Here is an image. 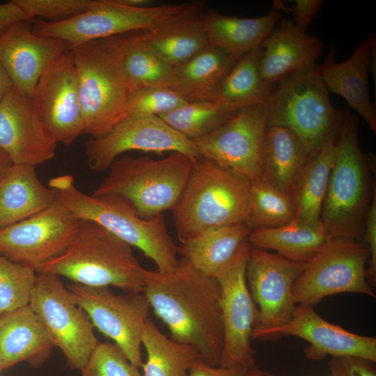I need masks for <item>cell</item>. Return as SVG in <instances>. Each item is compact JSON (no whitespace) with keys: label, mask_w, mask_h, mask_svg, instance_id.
Returning <instances> with one entry per match:
<instances>
[{"label":"cell","mask_w":376,"mask_h":376,"mask_svg":"<svg viewBox=\"0 0 376 376\" xmlns=\"http://www.w3.org/2000/svg\"><path fill=\"white\" fill-rule=\"evenodd\" d=\"M143 293L171 339L193 347L206 363L218 366L224 343L221 288L215 277L182 258L171 271L147 270Z\"/></svg>","instance_id":"cell-1"},{"label":"cell","mask_w":376,"mask_h":376,"mask_svg":"<svg viewBox=\"0 0 376 376\" xmlns=\"http://www.w3.org/2000/svg\"><path fill=\"white\" fill-rule=\"evenodd\" d=\"M49 187L56 200L79 220L94 221L139 249L160 272L178 264V247L170 235L162 214L143 219L124 197L116 194L88 195L80 191L69 174L52 178Z\"/></svg>","instance_id":"cell-2"},{"label":"cell","mask_w":376,"mask_h":376,"mask_svg":"<svg viewBox=\"0 0 376 376\" xmlns=\"http://www.w3.org/2000/svg\"><path fill=\"white\" fill-rule=\"evenodd\" d=\"M125 34L70 48L77 72L84 134L91 138L104 136L125 118L130 93L124 70Z\"/></svg>","instance_id":"cell-3"},{"label":"cell","mask_w":376,"mask_h":376,"mask_svg":"<svg viewBox=\"0 0 376 376\" xmlns=\"http://www.w3.org/2000/svg\"><path fill=\"white\" fill-rule=\"evenodd\" d=\"M251 182L210 159L196 158L187 183L171 210L180 243L214 228L246 224Z\"/></svg>","instance_id":"cell-4"},{"label":"cell","mask_w":376,"mask_h":376,"mask_svg":"<svg viewBox=\"0 0 376 376\" xmlns=\"http://www.w3.org/2000/svg\"><path fill=\"white\" fill-rule=\"evenodd\" d=\"M143 268L132 247L101 225L80 220L69 249L36 273L65 277L88 286H113L125 293L143 292Z\"/></svg>","instance_id":"cell-5"},{"label":"cell","mask_w":376,"mask_h":376,"mask_svg":"<svg viewBox=\"0 0 376 376\" xmlns=\"http://www.w3.org/2000/svg\"><path fill=\"white\" fill-rule=\"evenodd\" d=\"M358 117L346 114L337 134L320 221L330 237L363 240L373 196L368 158L358 140Z\"/></svg>","instance_id":"cell-6"},{"label":"cell","mask_w":376,"mask_h":376,"mask_svg":"<svg viewBox=\"0 0 376 376\" xmlns=\"http://www.w3.org/2000/svg\"><path fill=\"white\" fill-rule=\"evenodd\" d=\"M329 93L315 63L290 75L277 84L266 103L267 126L292 131L311 159L336 139L347 113L332 104Z\"/></svg>","instance_id":"cell-7"},{"label":"cell","mask_w":376,"mask_h":376,"mask_svg":"<svg viewBox=\"0 0 376 376\" xmlns=\"http://www.w3.org/2000/svg\"><path fill=\"white\" fill-rule=\"evenodd\" d=\"M195 159L177 152L159 159L145 156L117 158L92 194L121 196L141 217L150 219L173 208L187 183Z\"/></svg>","instance_id":"cell-8"},{"label":"cell","mask_w":376,"mask_h":376,"mask_svg":"<svg viewBox=\"0 0 376 376\" xmlns=\"http://www.w3.org/2000/svg\"><path fill=\"white\" fill-rule=\"evenodd\" d=\"M188 3L134 6L128 0H93L85 11L56 22L34 19L36 34L61 39L70 48L80 44L146 30L182 11Z\"/></svg>","instance_id":"cell-9"},{"label":"cell","mask_w":376,"mask_h":376,"mask_svg":"<svg viewBox=\"0 0 376 376\" xmlns=\"http://www.w3.org/2000/svg\"><path fill=\"white\" fill-rule=\"evenodd\" d=\"M369 257L361 241L329 237L295 280L294 302L313 307L326 297L343 292L375 297L366 278Z\"/></svg>","instance_id":"cell-10"},{"label":"cell","mask_w":376,"mask_h":376,"mask_svg":"<svg viewBox=\"0 0 376 376\" xmlns=\"http://www.w3.org/2000/svg\"><path fill=\"white\" fill-rule=\"evenodd\" d=\"M29 304L45 325L53 346L65 357L68 366L81 370L99 340L88 315L61 277L37 273Z\"/></svg>","instance_id":"cell-11"},{"label":"cell","mask_w":376,"mask_h":376,"mask_svg":"<svg viewBox=\"0 0 376 376\" xmlns=\"http://www.w3.org/2000/svg\"><path fill=\"white\" fill-rule=\"evenodd\" d=\"M94 327L111 338L132 363L141 368V335L150 306L143 292L116 295L107 286L68 284Z\"/></svg>","instance_id":"cell-12"},{"label":"cell","mask_w":376,"mask_h":376,"mask_svg":"<svg viewBox=\"0 0 376 376\" xmlns=\"http://www.w3.org/2000/svg\"><path fill=\"white\" fill-rule=\"evenodd\" d=\"M249 247L246 240L215 277L221 288L224 343L219 366L223 368L255 365L251 339L258 324L259 311L246 278Z\"/></svg>","instance_id":"cell-13"},{"label":"cell","mask_w":376,"mask_h":376,"mask_svg":"<svg viewBox=\"0 0 376 376\" xmlns=\"http://www.w3.org/2000/svg\"><path fill=\"white\" fill-rule=\"evenodd\" d=\"M79 223L56 200L38 213L0 230V254L37 272L69 249Z\"/></svg>","instance_id":"cell-14"},{"label":"cell","mask_w":376,"mask_h":376,"mask_svg":"<svg viewBox=\"0 0 376 376\" xmlns=\"http://www.w3.org/2000/svg\"><path fill=\"white\" fill-rule=\"evenodd\" d=\"M305 265L249 244L246 278L259 311V322L252 338L266 340L272 331L292 318L297 306L292 287Z\"/></svg>","instance_id":"cell-15"},{"label":"cell","mask_w":376,"mask_h":376,"mask_svg":"<svg viewBox=\"0 0 376 376\" xmlns=\"http://www.w3.org/2000/svg\"><path fill=\"white\" fill-rule=\"evenodd\" d=\"M267 127V105L238 110L221 126L194 140L201 157L250 182L262 178L261 145Z\"/></svg>","instance_id":"cell-16"},{"label":"cell","mask_w":376,"mask_h":376,"mask_svg":"<svg viewBox=\"0 0 376 376\" xmlns=\"http://www.w3.org/2000/svg\"><path fill=\"white\" fill-rule=\"evenodd\" d=\"M85 150L89 169L97 172L109 169L120 155L130 150L177 152L194 159L201 157L194 141L157 116L125 118L104 136L90 137Z\"/></svg>","instance_id":"cell-17"},{"label":"cell","mask_w":376,"mask_h":376,"mask_svg":"<svg viewBox=\"0 0 376 376\" xmlns=\"http://www.w3.org/2000/svg\"><path fill=\"white\" fill-rule=\"evenodd\" d=\"M31 100L36 115L57 143L70 145L84 134L77 72L70 49L42 72Z\"/></svg>","instance_id":"cell-18"},{"label":"cell","mask_w":376,"mask_h":376,"mask_svg":"<svg viewBox=\"0 0 376 376\" xmlns=\"http://www.w3.org/2000/svg\"><path fill=\"white\" fill-rule=\"evenodd\" d=\"M57 144L36 115L31 97L13 86L0 102V150L13 164L36 167L54 157Z\"/></svg>","instance_id":"cell-19"},{"label":"cell","mask_w":376,"mask_h":376,"mask_svg":"<svg viewBox=\"0 0 376 376\" xmlns=\"http://www.w3.org/2000/svg\"><path fill=\"white\" fill-rule=\"evenodd\" d=\"M293 336L308 341L304 352L307 359L321 360L327 356H354L376 361V338L350 332L321 318L309 305L296 306L292 318L272 331L266 340Z\"/></svg>","instance_id":"cell-20"},{"label":"cell","mask_w":376,"mask_h":376,"mask_svg":"<svg viewBox=\"0 0 376 376\" xmlns=\"http://www.w3.org/2000/svg\"><path fill=\"white\" fill-rule=\"evenodd\" d=\"M69 49L61 39L36 34L28 20L13 24L0 35V62L13 86L31 97L45 70Z\"/></svg>","instance_id":"cell-21"},{"label":"cell","mask_w":376,"mask_h":376,"mask_svg":"<svg viewBox=\"0 0 376 376\" xmlns=\"http://www.w3.org/2000/svg\"><path fill=\"white\" fill-rule=\"evenodd\" d=\"M205 2L194 1L178 15L155 26L133 32L135 40L172 66L210 45L205 26Z\"/></svg>","instance_id":"cell-22"},{"label":"cell","mask_w":376,"mask_h":376,"mask_svg":"<svg viewBox=\"0 0 376 376\" xmlns=\"http://www.w3.org/2000/svg\"><path fill=\"white\" fill-rule=\"evenodd\" d=\"M375 37L363 39L348 59L337 63L332 48L318 66L320 75L329 92L341 96L376 133V114L368 88V74L375 54Z\"/></svg>","instance_id":"cell-23"},{"label":"cell","mask_w":376,"mask_h":376,"mask_svg":"<svg viewBox=\"0 0 376 376\" xmlns=\"http://www.w3.org/2000/svg\"><path fill=\"white\" fill-rule=\"evenodd\" d=\"M322 47L319 38L299 30L292 19L280 20L260 46V75L276 86L290 75L315 64Z\"/></svg>","instance_id":"cell-24"},{"label":"cell","mask_w":376,"mask_h":376,"mask_svg":"<svg viewBox=\"0 0 376 376\" xmlns=\"http://www.w3.org/2000/svg\"><path fill=\"white\" fill-rule=\"evenodd\" d=\"M54 347L49 335L29 304L0 315V369L22 362L35 368Z\"/></svg>","instance_id":"cell-25"},{"label":"cell","mask_w":376,"mask_h":376,"mask_svg":"<svg viewBox=\"0 0 376 376\" xmlns=\"http://www.w3.org/2000/svg\"><path fill=\"white\" fill-rule=\"evenodd\" d=\"M55 194L40 181L36 167L12 164L0 180V230L50 206Z\"/></svg>","instance_id":"cell-26"},{"label":"cell","mask_w":376,"mask_h":376,"mask_svg":"<svg viewBox=\"0 0 376 376\" xmlns=\"http://www.w3.org/2000/svg\"><path fill=\"white\" fill-rule=\"evenodd\" d=\"M279 11L272 10L257 17H237L214 10L204 14V26L210 45L238 59L260 47L281 19Z\"/></svg>","instance_id":"cell-27"},{"label":"cell","mask_w":376,"mask_h":376,"mask_svg":"<svg viewBox=\"0 0 376 376\" xmlns=\"http://www.w3.org/2000/svg\"><path fill=\"white\" fill-rule=\"evenodd\" d=\"M237 60L210 45L173 67L170 88L187 102L212 100L217 87Z\"/></svg>","instance_id":"cell-28"},{"label":"cell","mask_w":376,"mask_h":376,"mask_svg":"<svg viewBox=\"0 0 376 376\" xmlns=\"http://www.w3.org/2000/svg\"><path fill=\"white\" fill-rule=\"evenodd\" d=\"M260 159L262 179L280 191L291 194L294 181L308 157L303 142L292 131L267 126Z\"/></svg>","instance_id":"cell-29"},{"label":"cell","mask_w":376,"mask_h":376,"mask_svg":"<svg viewBox=\"0 0 376 376\" xmlns=\"http://www.w3.org/2000/svg\"><path fill=\"white\" fill-rule=\"evenodd\" d=\"M250 233L245 224L214 228L181 243L178 253L201 273L216 277Z\"/></svg>","instance_id":"cell-30"},{"label":"cell","mask_w":376,"mask_h":376,"mask_svg":"<svg viewBox=\"0 0 376 376\" xmlns=\"http://www.w3.org/2000/svg\"><path fill=\"white\" fill-rule=\"evenodd\" d=\"M329 237L321 221L308 223L295 219L279 227L251 231L248 242L256 248L274 250L289 260L307 263Z\"/></svg>","instance_id":"cell-31"},{"label":"cell","mask_w":376,"mask_h":376,"mask_svg":"<svg viewBox=\"0 0 376 376\" xmlns=\"http://www.w3.org/2000/svg\"><path fill=\"white\" fill-rule=\"evenodd\" d=\"M261 53L259 47L240 57L221 81L212 100L235 111L266 104L276 86L260 75Z\"/></svg>","instance_id":"cell-32"},{"label":"cell","mask_w":376,"mask_h":376,"mask_svg":"<svg viewBox=\"0 0 376 376\" xmlns=\"http://www.w3.org/2000/svg\"><path fill=\"white\" fill-rule=\"evenodd\" d=\"M336 139L328 141L297 174L291 191L295 219L308 223L320 221L322 203L336 157Z\"/></svg>","instance_id":"cell-33"},{"label":"cell","mask_w":376,"mask_h":376,"mask_svg":"<svg viewBox=\"0 0 376 376\" xmlns=\"http://www.w3.org/2000/svg\"><path fill=\"white\" fill-rule=\"evenodd\" d=\"M147 359L143 376H188L194 363L200 358L191 346L168 338L148 318L141 335Z\"/></svg>","instance_id":"cell-34"},{"label":"cell","mask_w":376,"mask_h":376,"mask_svg":"<svg viewBox=\"0 0 376 376\" xmlns=\"http://www.w3.org/2000/svg\"><path fill=\"white\" fill-rule=\"evenodd\" d=\"M124 70L131 91L143 88H170L173 66L139 44L133 32L125 34Z\"/></svg>","instance_id":"cell-35"},{"label":"cell","mask_w":376,"mask_h":376,"mask_svg":"<svg viewBox=\"0 0 376 376\" xmlns=\"http://www.w3.org/2000/svg\"><path fill=\"white\" fill-rule=\"evenodd\" d=\"M291 194L276 189L262 178L251 182L250 211L246 226L252 231L285 225L295 219Z\"/></svg>","instance_id":"cell-36"},{"label":"cell","mask_w":376,"mask_h":376,"mask_svg":"<svg viewBox=\"0 0 376 376\" xmlns=\"http://www.w3.org/2000/svg\"><path fill=\"white\" fill-rule=\"evenodd\" d=\"M236 112L213 100L198 101L187 102L159 117L172 128L194 141L221 126Z\"/></svg>","instance_id":"cell-37"},{"label":"cell","mask_w":376,"mask_h":376,"mask_svg":"<svg viewBox=\"0 0 376 376\" xmlns=\"http://www.w3.org/2000/svg\"><path fill=\"white\" fill-rule=\"evenodd\" d=\"M36 271L0 254V315L29 304Z\"/></svg>","instance_id":"cell-38"},{"label":"cell","mask_w":376,"mask_h":376,"mask_svg":"<svg viewBox=\"0 0 376 376\" xmlns=\"http://www.w3.org/2000/svg\"><path fill=\"white\" fill-rule=\"evenodd\" d=\"M187 103L170 88H143L130 92L125 118L130 116H157L166 113Z\"/></svg>","instance_id":"cell-39"},{"label":"cell","mask_w":376,"mask_h":376,"mask_svg":"<svg viewBox=\"0 0 376 376\" xmlns=\"http://www.w3.org/2000/svg\"><path fill=\"white\" fill-rule=\"evenodd\" d=\"M81 372V376H143L139 368L111 342L99 341Z\"/></svg>","instance_id":"cell-40"},{"label":"cell","mask_w":376,"mask_h":376,"mask_svg":"<svg viewBox=\"0 0 376 376\" xmlns=\"http://www.w3.org/2000/svg\"><path fill=\"white\" fill-rule=\"evenodd\" d=\"M30 20L36 17L56 22L77 15L87 10L93 0H13Z\"/></svg>","instance_id":"cell-41"},{"label":"cell","mask_w":376,"mask_h":376,"mask_svg":"<svg viewBox=\"0 0 376 376\" xmlns=\"http://www.w3.org/2000/svg\"><path fill=\"white\" fill-rule=\"evenodd\" d=\"M363 242L369 251L368 267L366 270V278L372 288L376 281V187L374 185L373 196L367 210Z\"/></svg>","instance_id":"cell-42"},{"label":"cell","mask_w":376,"mask_h":376,"mask_svg":"<svg viewBox=\"0 0 376 376\" xmlns=\"http://www.w3.org/2000/svg\"><path fill=\"white\" fill-rule=\"evenodd\" d=\"M328 366L330 376H376L373 362L357 357H332Z\"/></svg>","instance_id":"cell-43"},{"label":"cell","mask_w":376,"mask_h":376,"mask_svg":"<svg viewBox=\"0 0 376 376\" xmlns=\"http://www.w3.org/2000/svg\"><path fill=\"white\" fill-rule=\"evenodd\" d=\"M292 7L285 6L279 1H274L273 10L290 12L293 23L301 31L306 33L313 19L324 4L322 0H296Z\"/></svg>","instance_id":"cell-44"},{"label":"cell","mask_w":376,"mask_h":376,"mask_svg":"<svg viewBox=\"0 0 376 376\" xmlns=\"http://www.w3.org/2000/svg\"><path fill=\"white\" fill-rule=\"evenodd\" d=\"M247 368L238 366H213L198 359L191 367L188 376H245Z\"/></svg>","instance_id":"cell-45"},{"label":"cell","mask_w":376,"mask_h":376,"mask_svg":"<svg viewBox=\"0 0 376 376\" xmlns=\"http://www.w3.org/2000/svg\"><path fill=\"white\" fill-rule=\"evenodd\" d=\"M31 21L13 0L0 3V35L19 21Z\"/></svg>","instance_id":"cell-46"},{"label":"cell","mask_w":376,"mask_h":376,"mask_svg":"<svg viewBox=\"0 0 376 376\" xmlns=\"http://www.w3.org/2000/svg\"><path fill=\"white\" fill-rule=\"evenodd\" d=\"M12 80L0 62V102L13 87Z\"/></svg>","instance_id":"cell-47"},{"label":"cell","mask_w":376,"mask_h":376,"mask_svg":"<svg viewBox=\"0 0 376 376\" xmlns=\"http://www.w3.org/2000/svg\"><path fill=\"white\" fill-rule=\"evenodd\" d=\"M12 164L9 157L3 152L0 150V180L7 173Z\"/></svg>","instance_id":"cell-48"},{"label":"cell","mask_w":376,"mask_h":376,"mask_svg":"<svg viewBox=\"0 0 376 376\" xmlns=\"http://www.w3.org/2000/svg\"><path fill=\"white\" fill-rule=\"evenodd\" d=\"M245 376H275L253 365L247 368Z\"/></svg>","instance_id":"cell-49"},{"label":"cell","mask_w":376,"mask_h":376,"mask_svg":"<svg viewBox=\"0 0 376 376\" xmlns=\"http://www.w3.org/2000/svg\"><path fill=\"white\" fill-rule=\"evenodd\" d=\"M0 371H1V369H0Z\"/></svg>","instance_id":"cell-50"}]
</instances>
